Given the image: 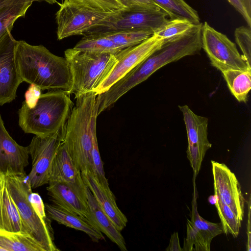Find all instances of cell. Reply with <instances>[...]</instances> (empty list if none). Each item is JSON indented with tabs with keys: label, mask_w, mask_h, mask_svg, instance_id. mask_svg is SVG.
Listing matches in <instances>:
<instances>
[{
	"label": "cell",
	"mask_w": 251,
	"mask_h": 251,
	"mask_svg": "<svg viewBox=\"0 0 251 251\" xmlns=\"http://www.w3.org/2000/svg\"><path fill=\"white\" fill-rule=\"evenodd\" d=\"M15 55L23 81L41 90H60L70 94L72 75L65 57L53 54L42 45H32L23 40H17Z\"/></svg>",
	"instance_id": "cell-1"
},
{
	"label": "cell",
	"mask_w": 251,
	"mask_h": 251,
	"mask_svg": "<svg viewBox=\"0 0 251 251\" xmlns=\"http://www.w3.org/2000/svg\"><path fill=\"white\" fill-rule=\"evenodd\" d=\"M70 95L63 90H50L41 94L32 107L24 101L18 111L19 126L26 133L42 137L60 131L74 105Z\"/></svg>",
	"instance_id": "cell-2"
},
{
	"label": "cell",
	"mask_w": 251,
	"mask_h": 251,
	"mask_svg": "<svg viewBox=\"0 0 251 251\" xmlns=\"http://www.w3.org/2000/svg\"><path fill=\"white\" fill-rule=\"evenodd\" d=\"M202 26L201 23L186 33L164 41L158 49L118 81L120 89L126 93L163 66L199 53L202 48Z\"/></svg>",
	"instance_id": "cell-3"
},
{
	"label": "cell",
	"mask_w": 251,
	"mask_h": 251,
	"mask_svg": "<svg viewBox=\"0 0 251 251\" xmlns=\"http://www.w3.org/2000/svg\"><path fill=\"white\" fill-rule=\"evenodd\" d=\"M75 99V104L66 124L63 142L80 172H92V128L93 118L98 112L97 95L88 93Z\"/></svg>",
	"instance_id": "cell-4"
},
{
	"label": "cell",
	"mask_w": 251,
	"mask_h": 251,
	"mask_svg": "<svg viewBox=\"0 0 251 251\" xmlns=\"http://www.w3.org/2000/svg\"><path fill=\"white\" fill-rule=\"evenodd\" d=\"M71 73L70 94L75 99L96 92L117 63L115 54L97 53L68 49L64 52Z\"/></svg>",
	"instance_id": "cell-5"
},
{
	"label": "cell",
	"mask_w": 251,
	"mask_h": 251,
	"mask_svg": "<svg viewBox=\"0 0 251 251\" xmlns=\"http://www.w3.org/2000/svg\"><path fill=\"white\" fill-rule=\"evenodd\" d=\"M8 191L15 201L23 223L24 232L39 243L45 251H60L54 242L50 218L41 219L29 199L32 188L26 174L4 175Z\"/></svg>",
	"instance_id": "cell-6"
},
{
	"label": "cell",
	"mask_w": 251,
	"mask_h": 251,
	"mask_svg": "<svg viewBox=\"0 0 251 251\" xmlns=\"http://www.w3.org/2000/svg\"><path fill=\"white\" fill-rule=\"evenodd\" d=\"M167 16L159 8L124 7L111 12L83 36L126 30L145 31L153 35L168 22Z\"/></svg>",
	"instance_id": "cell-7"
},
{
	"label": "cell",
	"mask_w": 251,
	"mask_h": 251,
	"mask_svg": "<svg viewBox=\"0 0 251 251\" xmlns=\"http://www.w3.org/2000/svg\"><path fill=\"white\" fill-rule=\"evenodd\" d=\"M55 14L58 40L74 35H83L105 18L111 12L103 11L64 0L57 2Z\"/></svg>",
	"instance_id": "cell-8"
},
{
	"label": "cell",
	"mask_w": 251,
	"mask_h": 251,
	"mask_svg": "<svg viewBox=\"0 0 251 251\" xmlns=\"http://www.w3.org/2000/svg\"><path fill=\"white\" fill-rule=\"evenodd\" d=\"M201 43L212 65L222 72L229 69L251 68L240 54L235 44L207 22L202 24Z\"/></svg>",
	"instance_id": "cell-9"
},
{
	"label": "cell",
	"mask_w": 251,
	"mask_h": 251,
	"mask_svg": "<svg viewBox=\"0 0 251 251\" xmlns=\"http://www.w3.org/2000/svg\"><path fill=\"white\" fill-rule=\"evenodd\" d=\"M66 126V125H65ZM65 128L49 136L33 137L27 147L32 159V167L27 175L32 189L48 184L55 153L63 141Z\"/></svg>",
	"instance_id": "cell-10"
},
{
	"label": "cell",
	"mask_w": 251,
	"mask_h": 251,
	"mask_svg": "<svg viewBox=\"0 0 251 251\" xmlns=\"http://www.w3.org/2000/svg\"><path fill=\"white\" fill-rule=\"evenodd\" d=\"M163 42L153 34L140 44L123 49L116 53L117 63L98 89L96 94L98 95L108 90L115 83L158 49Z\"/></svg>",
	"instance_id": "cell-11"
},
{
	"label": "cell",
	"mask_w": 251,
	"mask_h": 251,
	"mask_svg": "<svg viewBox=\"0 0 251 251\" xmlns=\"http://www.w3.org/2000/svg\"><path fill=\"white\" fill-rule=\"evenodd\" d=\"M179 107L183 114L187 135V158L194 176H197L206 151L212 147L208 139V120L194 113L187 105Z\"/></svg>",
	"instance_id": "cell-12"
},
{
	"label": "cell",
	"mask_w": 251,
	"mask_h": 251,
	"mask_svg": "<svg viewBox=\"0 0 251 251\" xmlns=\"http://www.w3.org/2000/svg\"><path fill=\"white\" fill-rule=\"evenodd\" d=\"M16 41L11 30L0 39V105L15 99L17 89L23 82L16 62Z\"/></svg>",
	"instance_id": "cell-13"
},
{
	"label": "cell",
	"mask_w": 251,
	"mask_h": 251,
	"mask_svg": "<svg viewBox=\"0 0 251 251\" xmlns=\"http://www.w3.org/2000/svg\"><path fill=\"white\" fill-rule=\"evenodd\" d=\"M214 196L228 205L242 222L244 215L245 199L235 175L223 163L211 161Z\"/></svg>",
	"instance_id": "cell-14"
},
{
	"label": "cell",
	"mask_w": 251,
	"mask_h": 251,
	"mask_svg": "<svg viewBox=\"0 0 251 251\" xmlns=\"http://www.w3.org/2000/svg\"><path fill=\"white\" fill-rule=\"evenodd\" d=\"M48 184V194L53 204L92 221L86 195V185L60 182H50Z\"/></svg>",
	"instance_id": "cell-15"
},
{
	"label": "cell",
	"mask_w": 251,
	"mask_h": 251,
	"mask_svg": "<svg viewBox=\"0 0 251 251\" xmlns=\"http://www.w3.org/2000/svg\"><path fill=\"white\" fill-rule=\"evenodd\" d=\"M192 214L191 219L187 220L182 251H210L212 239L223 233L221 224L204 219L196 208Z\"/></svg>",
	"instance_id": "cell-16"
},
{
	"label": "cell",
	"mask_w": 251,
	"mask_h": 251,
	"mask_svg": "<svg viewBox=\"0 0 251 251\" xmlns=\"http://www.w3.org/2000/svg\"><path fill=\"white\" fill-rule=\"evenodd\" d=\"M28 157L27 147L19 145L10 136L0 114V176L26 174Z\"/></svg>",
	"instance_id": "cell-17"
},
{
	"label": "cell",
	"mask_w": 251,
	"mask_h": 251,
	"mask_svg": "<svg viewBox=\"0 0 251 251\" xmlns=\"http://www.w3.org/2000/svg\"><path fill=\"white\" fill-rule=\"evenodd\" d=\"M81 174L85 184L90 189L101 209L116 227L122 231L126 226L127 219L118 207L108 182L101 181L90 171L81 173Z\"/></svg>",
	"instance_id": "cell-18"
},
{
	"label": "cell",
	"mask_w": 251,
	"mask_h": 251,
	"mask_svg": "<svg viewBox=\"0 0 251 251\" xmlns=\"http://www.w3.org/2000/svg\"><path fill=\"white\" fill-rule=\"evenodd\" d=\"M47 216L60 224L86 233L96 243L104 239L102 233L91 221L75 213L63 209L54 204L45 205Z\"/></svg>",
	"instance_id": "cell-19"
},
{
	"label": "cell",
	"mask_w": 251,
	"mask_h": 251,
	"mask_svg": "<svg viewBox=\"0 0 251 251\" xmlns=\"http://www.w3.org/2000/svg\"><path fill=\"white\" fill-rule=\"evenodd\" d=\"M50 182L85 185L77 169L62 142L54 157L50 177Z\"/></svg>",
	"instance_id": "cell-20"
},
{
	"label": "cell",
	"mask_w": 251,
	"mask_h": 251,
	"mask_svg": "<svg viewBox=\"0 0 251 251\" xmlns=\"http://www.w3.org/2000/svg\"><path fill=\"white\" fill-rule=\"evenodd\" d=\"M86 195L92 221L120 250L126 251V242L121 231L101 209L87 186Z\"/></svg>",
	"instance_id": "cell-21"
},
{
	"label": "cell",
	"mask_w": 251,
	"mask_h": 251,
	"mask_svg": "<svg viewBox=\"0 0 251 251\" xmlns=\"http://www.w3.org/2000/svg\"><path fill=\"white\" fill-rule=\"evenodd\" d=\"M0 229L24 232L18 209L8 191L4 175L0 176Z\"/></svg>",
	"instance_id": "cell-22"
},
{
	"label": "cell",
	"mask_w": 251,
	"mask_h": 251,
	"mask_svg": "<svg viewBox=\"0 0 251 251\" xmlns=\"http://www.w3.org/2000/svg\"><path fill=\"white\" fill-rule=\"evenodd\" d=\"M222 73L232 95L238 101L246 102L251 88V68L229 69Z\"/></svg>",
	"instance_id": "cell-23"
},
{
	"label": "cell",
	"mask_w": 251,
	"mask_h": 251,
	"mask_svg": "<svg viewBox=\"0 0 251 251\" xmlns=\"http://www.w3.org/2000/svg\"><path fill=\"white\" fill-rule=\"evenodd\" d=\"M0 247L5 251H45L29 234L0 229Z\"/></svg>",
	"instance_id": "cell-24"
},
{
	"label": "cell",
	"mask_w": 251,
	"mask_h": 251,
	"mask_svg": "<svg viewBox=\"0 0 251 251\" xmlns=\"http://www.w3.org/2000/svg\"><path fill=\"white\" fill-rule=\"evenodd\" d=\"M164 11L170 20H186L194 25L201 23L198 12L184 0H151Z\"/></svg>",
	"instance_id": "cell-25"
},
{
	"label": "cell",
	"mask_w": 251,
	"mask_h": 251,
	"mask_svg": "<svg viewBox=\"0 0 251 251\" xmlns=\"http://www.w3.org/2000/svg\"><path fill=\"white\" fill-rule=\"evenodd\" d=\"M35 1L39 0H17L0 8V39L8 31H12L15 22L25 16Z\"/></svg>",
	"instance_id": "cell-26"
},
{
	"label": "cell",
	"mask_w": 251,
	"mask_h": 251,
	"mask_svg": "<svg viewBox=\"0 0 251 251\" xmlns=\"http://www.w3.org/2000/svg\"><path fill=\"white\" fill-rule=\"evenodd\" d=\"M74 48L92 52L114 54L122 50L103 34L84 36Z\"/></svg>",
	"instance_id": "cell-27"
},
{
	"label": "cell",
	"mask_w": 251,
	"mask_h": 251,
	"mask_svg": "<svg viewBox=\"0 0 251 251\" xmlns=\"http://www.w3.org/2000/svg\"><path fill=\"white\" fill-rule=\"evenodd\" d=\"M215 197V206L221 219L223 233L226 235L230 234L233 237H237L239 233L241 222L228 205L219 198Z\"/></svg>",
	"instance_id": "cell-28"
},
{
	"label": "cell",
	"mask_w": 251,
	"mask_h": 251,
	"mask_svg": "<svg viewBox=\"0 0 251 251\" xmlns=\"http://www.w3.org/2000/svg\"><path fill=\"white\" fill-rule=\"evenodd\" d=\"M122 49L140 44L152 34L147 31L126 30L103 34Z\"/></svg>",
	"instance_id": "cell-29"
},
{
	"label": "cell",
	"mask_w": 251,
	"mask_h": 251,
	"mask_svg": "<svg viewBox=\"0 0 251 251\" xmlns=\"http://www.w3.org/2000/svg\"><path fill=\"white\" fill-rule=\"evenodd\" d=\"M195 25L186 20H170L153 34L165 41L186 33Z\"/></svg>",
	"instance_id": "cell-30"
},
{
	"label": "cell",
	"mask_w": 251,
	"mask_h": 251,
	"mask_svg": "<svg viewBox=\"0 0 251 251\" xmlns=\"http://www.w3.org/2000/svg\"><path fill=\"white\" fill-rule=\"evenodd\" d=\"M97 115L93 118L92 128V147L91 151V158L92 167V173L102 182H107L103 163L99 150L97 132L96 122Z\"/></svg>",
	"instance_id": "cell-31"
},
{
	"label": "cell",
	"mask_w": 251,
	"mask_h": 251,
	"mask_svg": "<svg viewBox=\"0 0 251 251\" xmlns=\"http://www.w3.org/2000/svg\"><path fill=\"white\" fill-rule=\"evenodd\" d=\"M251 28L249 26H242L236 28L234 31L236 42L243 53L242 56L250 67H251Z\"/></svg>",
	"instance_id": "cell-32"
},
{
	"label": "cell",
	"mask_w": 251,
	"mask_h": 251,
	"mask_svg": "<svg viewBox=\"0 0 251 251\" xmlns=\"http://www.w3.org/2000/svg\"><path fill=\"white\" fill-rule=\"evenodd\" d=\"M97 10L111 12L125 7L118 0H66Z\"/></svg>",
	"instance_id": "cell-33"
},
{
	"label": "cell",
	"mask_w": 251,
	"mask_h": 251,
	"mask_svg": "<svg viewBox=\"0 0 251 251\" xmlns=\"http://www.w3.org/2000/svg\"><path fill=\"white\" fill-rule=\"evenodd\" d=\"M251 27V0H227Z\"/></svg>",
	"instance_id": "cell-34"
},
{
	"label": "cell",
	"mask_w": 251,
	"mask_h": 251,
	"mask_svg": "<svg viewBox=\"0 0 251 251\" xmlns=\"http://www.w3.org/2000/svg\"><path fill=\"white\" fill-rule=\"evenodd\" d=\"M29 199L35 212L41 219L46 220L49 218L46 212L43 200L38 193L32 192L29 195Z\"/></svg>",
	"instance_id": "cell-35"
},
{
	"label": "cell",
	"mask_w": 251,
	"mask_h": 251,
	"mask_svg": "<svg viewBox=\"0 0 251 251\" xmlns=\"http://www.w3.org/2000/svg\"><path fill=\"white\" fill-rule=\"evenodd\" d=\"M41 89L34 84H30L25 93L24 101L29 107L34 106L41 95Z\"/></svg>",
	"instance_id": "cell-36"
},
{
	"label": "cell",
	"mask_w": 251,
	"mask_h": 251,
	"mask_svg": "<svg viewBox=\"0 0 251 251\" xmlns=\"http://www.w3.org/2000/svg\"><path fill=\"white\" fill-rule=\"evenodd\" d=\"M126 7L159 8L151 0H125Z\"/></svg>",
	"instance_id": "cell-37"
},
{
	"label": "cell",
	"mask_w": 251,
	"mask_h": 251,
	"mask_svg": "<svg viewBox=\"0 0 251 251\" xmlns=\"http://www.w3.org/2000/svg\"><path fill=\"white\" fill-rule=\"evenodd\" d=\"M165 251H182L181 248L178 233L175 232L171 236L170 243Z\"/></svg>",
	"instance_id": "cell-38"
},
{
	"label": "cell",
	"mask_w": 251,
	"mask_h": 251,
	"mask_svg": "<svg viewBox=\"0 0 251 251\" xmlns=\"http://www.w3.org/2000/svg\"><path fill=\"white\" fill-rule=\"evenodd\" d=\"M248 209H249V213H248V220L247 224V236H248V241L247 244V251H251V199L250 198L249 199V201L248 202Z\"/></svg>",
	"instance_id": "cell-39"
},
{
	"label": "cell",
	"mask_w": 251,
	"mask_h": 251,
	"mask_svg": "<svg viewBox=\"0 0 251 251\" xmlns=\"http://www.w3.org/2000/svg\"><path fill=\"white\" fill-rule=\"evenodd\" d=\"M17 0H0V8L9 4Z\"/></svg>",
	"instance_id": "cell-40"
},
{
	"label": "cell",
	"mask_w": 251,
	"mask_h": 251,
	"mask_svg": "<svg viewBox=\"0 0 251 251\" xmlns=\"http://www.w3.org/2000/svg\"><path fill=\"white\" fill-rule=\"evenodd\" d=\"M39 1L40 0H42V1H44L49 4H54L55 3H57L58 2L57 1V0H39Z\"/></svg>",
	"instance_id": "cell-41"
},
{
	"label": "cell",
	"mask_w": 251,
	"mask_h": 251,
	"mask_svg": "<svg viewBox=\"0 0 251 251\" xmlns=\"http://www.w3.org/2000/svg\"><path fill=\"white\" fill-rule=\"evenodd\" d=\"M125 7V0H118Z\"/></svg>",
	"instance_id": "cell-42"
},
{
	"label": "cell",
	"mask_w": 251,
	"mask_h": 251,
	"mask_svg": "<svg viewBox=\"0 0 251 251\" xmlns=\"http://www.w3.org/2000/svg\"><path fill=\"white\" fill-rule=\"evenodd\" d=\"M0 251H5V250L4 249H3L2 248L0 247Z\"/></svg>",
	"instance_id": "cell-43"
}]
</instances>
